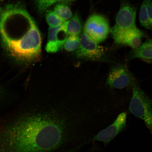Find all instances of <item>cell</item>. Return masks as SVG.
<instances>
[{
  "mask_svg": "<svg viewBox=\"0 0 152 152\" xmlns=\"http://www.w3.org/2000/svg\"><path fill=\"white\" fill-rule=\"evenodd\" d=\"M89 104L82 100L28 101L0 119L2 152H56L83 147Z\"/></svg>",
  "mask_w": 152,
  "mask_h": 152,
  "instance_id": "cell-1",
  "label": "cell"
},
{
  "mask_svg": "<svg viewBox=\"0 0 152 152\" xmlns=\"http://www.w3.org/2000/svg\"><path fill=\"white\" fill-rule=\"evenodd\" d=\"M41 43V33L33 19L23 39L4 52L10 58L18 64L30 63L40 56Z\"/></svg>",
  "mask_w": 152,
  "mask_h": 152,
  "instance_id": "cell-2",
  "label": "cell"
},
{
  "mask_svg": "<svg viewBox=\"0 0 152 152\" xmlns=\"http://www.w3.org/2000/svg\"><path fill=\"white\" fill-rule=\"evenodd\" d=\"M129 106L131 113L143 120L152 136V100L135 83Z\"/></svg>",
  "mask_w": 152,
  "mask_h": 152,
  "instance_id": "cell-3",
  "label": "cell"
},
{
  "mask_svg": "<svg viewBox=\"0 0 152 152\" xmlns=\"http://www.w3.org/2000/svg\"><path fill=\"white\" fill-rule=\"evenodd\" d=\"M80 42L76 52L77 56L87 60L113 62L107 56L105 48L99 45L98 43L83 32L80 37Z\"/></svg>",
  "mask_w": 152,
  "mask_h": 152,
  "instance_id": "cell-4",
  "label": "cell"
},
{
  "mask_svg": "<svg viewBox=\"0 0 152 152\" xmlns=\"http://www.w3.org/2000/svg\"><path fill=\"white\" fill-rule=\"evenodd\" d=\"M109 22L105 17L99 14H93L87 19L84 31L91 39L99 43L107 39L110 33Z\"/></svg>",
  "mask_w": 152,
  "mask_h": 152,
  "instance_id": "cell-5",
  "label": "cell"
},
{
  "mask_svg": "<svg viewBox=\"0 0 152 152\" xmlns=\"http://www.w3.org/2000/svg\"><path fill=\"white\" fill-rule=\"evenodd\" d=\"M110 33L113 35L115 44L120 46L137 48L141 44L142 39L144 37V32L137 27L125 30H118L111 28Z\"/></svg>",
  "mask_w": 152,
  "mask_h": 152,
  "instance_id": "cell-6",
  "label": "cell"
},
{
  "mask_svg": "<svg viewBox=\"0 0 152 152\" xmlns=\"http://www.w3.org/2000/svg\"><path fill=\"white\" fill-rule=\"evenodd\" d=\"M136 9L128 3L121 4L112 29L125 30L137 27L136 23Z\"/></svg>",
  "mask_w": 152,
  "mask_h": 152,
  "instance_id": "cell-7",
  "label": "cell"
},
{
  "mask_svg": "<svg viewBox=\"0 0 152 152\" xmlns=\"http://www.w3.org/2000/svg\"><path fill=\"white\" fill-rule=\"evenodd\" d=\"M135 83L132 74L124 66H115L111 68L108 75L107 84L111 88L123 89Z\"/></svg>",
  "mask_w": 152,
  "mask_h": 152,
  "instance_id": "cell-8",
  "label": "cell"
},
{
  "mask_svg": "<svg viewBox=\"0 0 152 152\" xmlns=\"http://www.w3.org/2000/svg\"><path fill=\"white\" fill-rule=\"evenodd\" d=\"M67 23L68 21L61 25L49 28L48 41L45 48L48 53L57 52L64 46L68 37Z\"/></svg>",
  "mask_w": 152,
  "mask_h": 152,
  "instance_id": "cell-9",
  "label": "cell"
},
{
  "mask_svg": "<svg viewBox=\"0 0 152 152\" xmlns=\"http://www.w3.org/2000/svg\"><path fill=\"white\" fill-rule=\"evenodd\" d=\"M126 114L123 113L118 116L114 122L93 137L91 141H98L107 144L117 135L126 125Z\"/></svg>",
  "mask_w": 152,
  "mask_h": 152,
  "instance_id": "cell-10",
  "label": "cell"
},
{
  "mask_svg": "<svg viewBox=\"0 0 152 152\" xmlns=\"http://www.w3.org/2000/svg\"><path fill=\"white\" fill-rule=\"evenodd\" d=\"M152 60V39H148L139 47L130 51L127 60L135 58Z\"/></svg>",
  "mask_w": 152,
  "mask_h": 152,
  "instance_id": "cell-11",
  "label": "cell"
},
{
  "mask_svg": "<svg viewBox=\"0 0 152 152\" xmlns=\"http://www.w3.org/2000/svg\"><path fill=\"white\" fill-rule=\"evenodd\" d=\"M81 24L78 15L76 13L68 21L67 31L68 35L79 36L81 31Z\"/></svg>",
  "mask_w": 152,
  "mask_h": 152,
  "instance_id": "cell-12",
  "label": "cell"
},
{
  "mask_svg": "<svg viewBox=\"0 0 152 152\" xmlns=\"http://www.w3.org/2000/svg\"><path fill=\"white\" fill-rule=\"evenodd\" d=\"M54 11L60 18L65 21L71 18L73 14L71 9L65 3L60 2L54 7Z\"/></svg>",
  "mask_w": 152,
  "mask_h": 152,
  "instance_id": "cell-13",
  "label": "cell"
},
{
  "mask_svg": "<svg viewBox=\"0 0 152 152\" xmlns=\"http://www.w3.org/2000/svg\"><path fill=\"white\" fill-rule=\"evenodd\" d=\"M45 19L50 27H56L61 25L66 22L60 18L54 11L47 10L45 13Z\"/></svg>",
  "mask_w": 152,
  "mask_h": 152,
  "instance_id": "cell-14",
  "label": "cell"
},
{
  "mask_svg": "<svg viewBox=\"0 0 152 152\" xmlns=\"http://www.w3.org/2000/svg\"><path fill=\"white\" fill-rule=\"evenodd\" d=\"M67 0H34L37 12L39 15H42L47 9L54 4Z\"/></svg>",
  "mask_w": 152,
  "mask_h": 152,
  "instance_id": "cell-15",
  "label": "cell"
},
{
  "mask_svg": "<svg viewBox=\"0 0 152 152\" xmlns=\"http://www.w3.org/2000/svg\"><path fill=\"white\" fill-rule=\"evenodd\" d=\"M80 42V37L78 36L70 35L66 40L63 47L68 52H73L78 48Z\"/></svg>",
  "mask_w": 152,
  "mask_h": 152,
  "instance_id": "cell-16",
  "label": "cell"
},
{
  "mask_svg": "<svg viewBox=\"0 0 152 152\" xmlns=\"http://www.w3.org/2000/svg\"><path fill=\"white\" fill-rule=\"evenodd\" d=\"M140 24L144 28L148 30H152V27L148 14L147 7L144 1L140 7Z\"/></svg>",
  "mask_w": 152,
  "mask_h": 152,
  "instance_id": "cell-17",
  "label": "cell"
},
{
  "mask_svg": "<svg viewBox=\"0 0 152 152\" xmlns=\"http://www.w3.org/2000/svg\"><path fill=\"white\" fill-rule=\"evenodd\" d=\"M9 95L8 91L4 87L0 85V107L5 106L8 102Z\"/></svg>",
  "mask_w": 152,
  "mask_h": 152,
  "instance_id": "cell-18",
  "label": "cell"
},
{
  "mask_svg": "<svg viewBox=\"0 0 152 152\" xmlns=\"http://www.w3.org/2000/svg\"><path fill=\"white\" fill-rule=\"evenodd\" d=\"M145 1L147 7L148 17L151 22L152 32V0H143Z\"/></svg>",
  "mask_w": 152,
  "mask_h": 152,
  "instance_id": "cell-19",
  "label": "cell"
},
{
  "mask_svg": "<svg viewBox=\"0 0 152 152\" xmlns=\"http://www.w3.org/2000/svg\"><path fill=\"white\" fill-rule=\"evenodd\" d=\"M75 1V0H67V1Z\"/></svg>",
  "mask_w": 152,
  "mask_h": 152,
  "instance_id": "cell-20",
  "label": "cell"
},
{
  "mask_svg": "<svg viewBox=\"0 0 152 152\" xmlns=\"http://www.w3.org/2000/svg\"><path fill=\"white\" fill-rule=\"evenodd\" d=\"M1 1L2 0H0V2H1Z\"/></svg>",
  "mask_w": 152,
  "mask_h": 152,
  "instance_id": "cell-21",
  "label": "cell"
}]
</instances>
